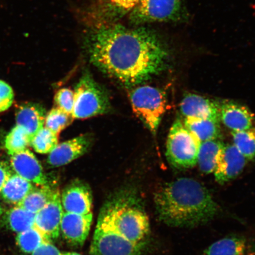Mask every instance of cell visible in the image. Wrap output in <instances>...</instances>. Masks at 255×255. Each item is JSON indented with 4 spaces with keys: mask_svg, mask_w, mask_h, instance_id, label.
I'll use <instances>...</instances> for the list:
<instances>
[{
    "mask_svg": "<svg viewBox=\"0 0 255 255\" xmlns=\"http://www.w3.org/2000/svg\"><path fill=\"white\" fill-rule=\"evenodd\" d=\"M129 99L133 113L155 134L166 109L164 92L150 86H142L130 91Z\"/></svg>",
    "mask_w": 255,
    "mask_h": 255,
    "instance_id": "cell-5",
    "label": "cell"
},
{
    "mask_svg": "<svg viewBox=\"0 0 255 255\" xmlns=\"http://www.w3.org/2000/svg\"><path fill=\"white\" fill-rule=\"evenodd\" d=\"M61 202L65 212L88 214L91 213L92 207L91 188L84 181L73 180L63 190Z\"/></svg>",
    "mask_w": 255,
    "mask_h": 255,
    "instance_id": "cell-10",
    "label": "cell"
},
{
    "mask_svg": "<svg viewBox=\"0 0 255 255\" xmlns=\"http://www.w3.org/2000/svg\"><path fill=\"white\" fill-rule=\"evenodd\" d=\"M100 215L129 241L144 245L150 226L141 200L134 189L126 188L115 193L105 203Z\"/></svg>",
    "mask_w": 255,
    "mask_h": 255,
    "instance_id": "cell-3",
    "label": "cell"
},
{
    "mask_svg": "<svg viewBox=\"0 0 255 255\" xmlns=\"http://www.w3.org/2000/svg\"><path fill=\"white\" fill-rule=\"evenodd\" d=\"M86 47L97 68L128 85L141 84L158 74L168 59L157 35L142 27L101 25L89 34Z\"/></svg>",
    "mask_w": 255,
    "mask_h": 255,
    "instance_id": "cell-1",
    "label": "cell"
},
{
    "mask_svg": "<svg viewBox=\"0 0 255 255\" xmlns=\"http://www.w3.org/2000/svg\"><path fill=\"white\" fill-rule=\"evenodd\" d=\"M55 101L56 107L72 116L75 103L74 91L69 88L60 89L55 95Z\"/></svg>",
    "mask_w": 255,
    "mask_h": 255,
    "instance_id": "cell-29",
    "label": "cell"
},
{
    "mask_svg": "<svg viewBox=\"0 0 255 255\" xmlns=\"http://www.w3.org/2000/svg\"><path fill=\"white\" fill-rule=\"evenodd\" d=\"M73 119L71 115H69L56 107L47 114L44 126L58 134L72 123Z\"/></svg>",
    "mask_w": 255,
    "mask_h": 255,
    "instance_id": "cell-28",
    "label": "cell"
},
{
    "mask_svg": "<svg viewBox=\"0 0 255 255\" xmlns=\"http://www.w3.org/2000/svg\"><path fill=\"white\" fill-rule=\"evenodd\" d=\"M223 144L224 143L218 139L200 143L197 154V164L199 165L200 171L203 173H213L216 167L217 158Z\"/></svg>",
    "mask_w": 255,
    "mask_h": 255,
    "instance_id": "cell-22",
    "label": "cell"
},
{
    "mask_svg": "<svg viewBox=\"0 0 255 255\" xmlns=\"http://www.w3.org/2000/svg\"><path fill=\"white\" fill-rule=\"evenodd\" d=\"M141 0H108L115 11L121 14L131 12Z\"/></svg>",
    "mask_w": 255,
    "mask_h": 255,
    "instance_id": "cell-31",
    "label": "cell"
},
{
    "mask_svg": "<svg viewBox=\"0 0 255 255\" xmlns=\"http://www.w3.org/2000/svg\"><path fill=\"white\" fill-rule=\"evenodd\" d=\"M247 161L234 144H223L213 172L217 182L224 184L235 179L243 171Z\"/></svg>",
    "mask_w": 255,
    "mask_h": 255,
    "instance_id": "cell-9",
    "label": "cell"
},
{
    "mask_svg": "<svg viewBox=\"0 0 255 255\" xmlns=\"http://www.w3.org/2000/svg\"><path fill=\"white\" fill-rule=\"evenodd\" d=\"M45 109L41 105L27 103L20 105L15 113L16 125L26 131L31 139L43 128L46 117Z\"/></svg>",
    "mask_w": 255,
    "mask_h": 255,
    "instance_id": "cell-17",
    "label": "cell"
},
{
    "mask_svg": "<svg viewBox=\"0 0 255 255\" xmlns=\"http://www.w3.org/2000/svg\"><path fill=\"white\" fill-rule=\"evenodd\" d=\"M15 241L18 248L25 254L33 253L41 245L48 242L34 227L17 234Z\"/></svg>",
    "mask_w": 255,
    "mask_h": 255,
    "instance_id": "cell-27",
    "label": "cell"
},
{
    "mask_svg": "<svg viewBox=\"0 0 255 255\" xmlns=\"http://www.w3.org/2000/svg\"><path fill=\"white\" fill-rule=\"evenodd\" d=\"M11 167L15 174L36 186L49 185V181L36 156L28 148L11 156Z\"/></svg>",
    "mask_w": 255,
    "mask_h": 255,
    "instance_id": "cell-13",
    "label": "cell"
},
{
    "mask_svg": "<svg viewBox=\"0 0 255 255\" xmlns=\"http://www.w3.org/2000/svg\"><path fill=\"white\" fill-rule=\"evenodd\" d=\"M92 143V136L84 134L58 143L49 153L47 163L51 167H59L68 164L84 155L90 148Z\"/></svg>",
    "mask_w": 255,
    "mask_h": 255,
    "instance_id": "cell-12",
    "label": "cell"
},
{
    "mask_svg": "<svg viewBox=\"0 0 255 255\" xmlns=\"http://www.w3.org/2000/svg\"><path fill=\"white\" fill-rule=\"evenodd\" d=\"M59 193L58 189L50 184L34 186L25 198L16 206L36 214Z\"/></svg>",
    "mask_w": 255,
    "mask_h": 255,
    "instance_id": "cell-19",
    "label": "cell"
},
{
    "mask_svg": "<svg viewBox=\"0 0 255 255\" xmlns=\"http://www.w3.org/2000/svg\"><path fill=\"white\" fill-rule=\"evenodd\" d=\"M92 222V213L80 215L63 212L60 232L70 244L76 247L82 246L88 237Z\"/></svg>",
    "mask_w": 255,
    "mask_h": 255,
    "instance_id": "cell-14",
    "label": "cell"
},
{
    "mask_svg": "<svg viewBox=\"0 0 255 255\" xmlns=\"http://www.w3.org/2000/svg\"><path fill=\"white\" fill-rule=\"evenodd\" d=\"M143 245L129 241L100 215L90 253L92 255H141Z\"/></svg>",
    "mask_w": 255,
    "mask_h": 255,
    "instance_id": "cell-7",
    "label": "cell"
},
{
    "mask_svg": "<svg viewBox=\"0 0 255 255\" xmlns=\"http://www.w3.org/2000/svg\"><path fill=\"white\" fill-rule=\"evenodd\" d=\"M12 174L11 168L7 162L0 160V193L6 181Z\"/></svg>",
    "mask_w": 255,
    "mask_h": 255,
    "instance_id": "cell-33",
    "label": "cell"
},
{
    "mask_svg": "<svg viewBox=\"0 0 255 255\" xmlns=\"http://www.w3.org/2000/svg\"><path fill=\"white\" fill-rule=\"evenodd\" d=\"M58 134L44 127L32 139L30 145L40 154H49L58 145Z\"/></svg>",
    "mask_w": 255,
    "mask_h": 255,
    "instance_id": "cell-26",
    "label": "cell"
},
{
    "mask_svg": "<svg viewBox=\"0 0 255 255\" xmlns=\"http://www.w3.org/2000/svg\"><path fill=\"white\" fill-rule=\"evenodd\" d=\"M154 199L159 221L171 227H198L213 221L221 211L209 190L193 178H180L164 185Z\"/></svg>",
    "mask_w": 255,
    "mask_h": 255,
    "instance_id": "cell-2",
    "label": "cell"
},
{
    "mask_svg": "<svg viewBox=\"0 0 255 255\" xmlns=\"http://www.w3.org/2000/svg\"><path fill=\"white\" fill-rule=\"evenodd\" d=\"M31 255H62L56 247L49 242H44Z\"/></svg>",
    "mask_w": 255,
    "mask_h": 255,
    "instance_id": "cell-32",
    "label": "cell"
},
{
    "mask_svg": "<svg viewBox=\"0 0 255 255\" xmlns=\"http://www.w3.org/2000/svg\"><path fill=\"white\" fill-rule=\"evenodd\" d=\"M34 185L15 173H12L2 187V199L9 204L17 205L33 189Z\"/></svg>",
    "mask_w": 255,
    "mask_h": 255,
    "instance_id": "cell-20",
    "label": "cell"
},
{
    "mask_svg": "<svg viewBox=\"0 0 255 255\" xmlns=\"http://www.w3.org/2000/svg\"><path fill=\"white\" fill-rule=\"evenodd\" d=\"M73 119H87L108 113L111 105L104 89L96 82L88 72H85L76 84Z\"/></svg>",
    "mask_w": 255,
    "mask_h": 255,
    "instance_id": "cell-4",
    "label": "cell"
},
{
    "mask_svg": "<svg viewBox=\"0 0 255 255\" xmlns=\"http://www.w3.org/2000/svg\"><path fill=\"white\" fill-rule=\"evenodd\" d=\"M2 213H3V210L1 208V207L0 206V217H1V216L2 215Z\"/></svg>",
    "mask_w": 255,
    "mask_h": 255,
    "instance_id": "cell-35",
    "label": "cell"
},
{
    "mask_svg": "<svg viewBox=\"0 0 255 255\" xmlns=\"http://www.w3.org/2000/svg\"><path fill=\"white\" fill-rule=\"evenodd\" d=\"M183 123L200 142L218 139L221 135L220 121L187 119H184Z\"/></svg>",
    "mask_w": 255,
    "mask_h": 255,
    "instance_id": "cell-21",
    "label": "cell"
},
{
    "mask_svg": "<svg viewBox=\"0 0 255 255\" xmlns=\"http://www.w3.org/2000/svg\"><path fill=\"white\" fill-rule=\"evenodd\" d=\"M184 11L183 0H141L130 12L129 18L136 24L174 21L183 17Z\"/></svg>",
    "mask_w": 255,
    "mask_h": 255,
    "instance_id": "cell-8",
    "label": "cell"
},
{
    "mask_svg": "<svg viewBox=\"0 0 255 255\" xmlns=\"http://www.w3.org/2000/svg\"><path fill=\"white\" fill-rule=\"evenodd\" d=\"M220 120L232 132L241 131L255 125L254 114L246 107L234 102L219 105Z\"/></svg>",
    "mask_w": 255,
    "mask_h": 255,
    "instance_id": "cell-16",
    "label": "cell"
},
{
    "mask_svg": "<svg viewBox=\"0 0 255 255\" xmlns=\"http://www.w3.org/2000/svg\"><path fill=\"white\" fill-rule=\"evenodd\" d=\"M14 92L7 83L0 80V113L7 110L14 100Z\"/></svg>",
    "mask_w": 255,
    "mask_h": 255,
    "instance_id": "cell-30",
    "label": "cell"
},
{
    "mask_svg": "<svg viewBox=\"0 0 255 255\" xmlns=\"http://www.w3.org/2000/svg\"><path fill=\"white\" fill-rule=\"evenodd\" d=\"M36 214L16 206L7 213V224L12 232L19 234L34 227Z\"/></svg>",
    "mask_w": 255,
    "mask_h": 255,
    "instance_id": "cell-23",
    "label": "cell"
},
{
    "mask_svg": "<svg viewBox=\"0 0 255 255\" xmlns=\"http://www.w3.org/2000/svg\"><path fill=\"white\" fill-rule=\"evenodd\" d=\"M233 141L235 147L247 158L255 159V125L248 129L232 132Z\"/></svg>",
    "mask_w": 255,
    "mask_h": 255,
    "instance_id": "cell-24",
    "label": "cell"
},
{
    "mask_svg": "<svg viewBox=\"0 0 255 255\" xmlns=\"http://www.w3.org/2000/svg\"><path fill=\"white\" fill-rule=\"evenodd\" d=\"M62 255H81L77 253H64L62 254Z\"/></svg>",
    "mask_w": 255,
    "mask_h": 255,
    "instance_id": "cell-34",
    "label": "cell"
},
{
    "mask_svg": "<svg viewBox=\"0 0 255 255\" xmlns=\"http://www.w3.org/2000/svg\"><path fill=\"white\" fill-rule=\"evenodd\" d=\"M63 214L61 196L59 193L36 213L34 227L48 242L55 240L59 237Z\"/></svg>",
    "mask_w": 255,
    "mask_h": 255,
    "instance_id": "cell-11",
    "label": "cell"
},
{
    "mask_svg": "<svg viewBox=\"0 0 255 255\" xmlns=\"http://www.w3.org/2000/svg\"><path fill=\"white\" fill-rule=\"evenodd\" d=\"M248 250L247 239L232 235L210 245L201 255H247Z\"/></svg>",
    "mask_w": 255,
    "mask_h": 255,
    "instance_id": "cell-18",
    "label": "cell"
},
{
    "mask_svg": "<svg viewBox=\"0 0 255 255\" xmlns=\"http://www.w3.org/2000/svg\"><path fill=\"white\" fill-rule=\"evenodd\" d=\"M180 111L184 119L220 120L219 105L202 96L187 94L180 103Z\"/></svg>",
    "mask_w": 255,
    "mask_h": 255,
    "instance_id": "cell-15",
    "label": "cell"
},
{
    "mask_svg": "<svg viewBox=\"0 0 255 255\" xmlns=\"http://www.w3.org/2000/svg\"><path fill=\"white\" fill-rule=\"evenodd\" d=\"M31 139L23 128L16 125L12 128L5 139V147L11 156L27 148Z\"/></svg>",
    "mask_w": 255,
    "mask_h": 255,
    "instance_id": "cell-25",
    "label": "cell"
},
{
    "mask_svg": "<svg viewBox=\"0 0 255 255\" xmlns=\"http://www.w3.org/2000/svg\"><path fill=\"white\" fill-rule=\"evenodd\" d=\"M200 142L178 119L171 126L167 141L166 156L170 163L178 169L192 168L197 164Z\"/></svg>",
    "mask_w": 255,
    "mask_h": 255,
    "instance_id": "cell-6",
    "label": "cell"
}]
</instances>
